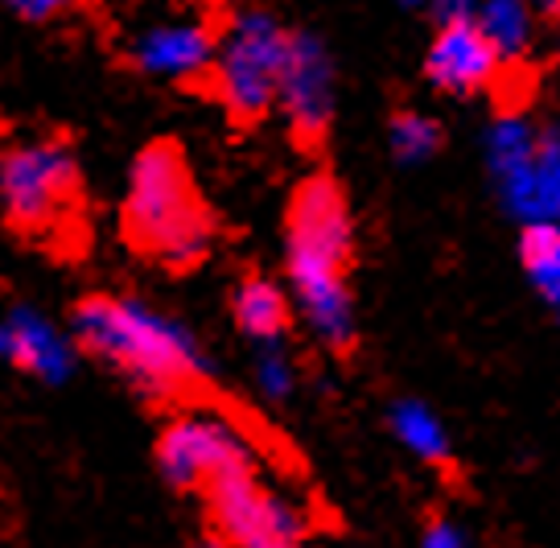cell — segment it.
<instances>
[{
    "label": "cell",
    "instance_id": "1",
    "mask_svg": "<svg viewBox=\"0 0 560 548\" xmlns=\"http://www.w3.org/2000/svg\"><path fill=\"white\" fill-rule=\"evenodd\" d=\"M83 359L124 380L149 405H177L210 384V359L186 322L144 298L88 293L70 310Z\"/></svg>",
    "mask_w": 560,
    "mask_h": 548
},
{
    "label": "cell",
    "instance_id": "2",
    "mask_svg": "<svg viewBox=\"0 0 560 548\" xmlns=\"http://www.w3.org/2000/svg\"><path fill=\"white\" fill-rule=\"evenodd\" d=\"M350 211L330 177H310L293 195L284 228L289 301H298L301 322L334 351L354 342V301L347 289Z\"/></svg>",
    "mask_w": 560,
    "mask_h": 548
},
{
    "label": "cell",
    "instance_id": "3",
    "mask_svg": "<svg viewBox=\"0 0 560 548\" xmlns=\"http://www.w3.org/2000/svg\"><path fill=\"white\" fill-rule=\"evenodd\" d=\"M120 223L128 244L165 268H194L210 252V214L177 144L140 149L124 186Z\"/></svg>",
    "mask_w": 560,
    "mask_h": 548
},
{
    "label": "cell",
    "instance_id": "4",
    "mask_svg": "<svg viewBox=\"0 0 560 548\" xmlns=\"http://www.w3.org/2000/svg\"><path fill=\"white\" fill-rule=\"evenodd\" d=\"M0 207L30 240H67L83 219V174L62 141L37 137L0 153Z\"/></svg>",
    "mask_w": 560,
    "mask_h": 548
},
{
    "label": "cell",
    "instance_id": "5",
    "mask_svg": "<svg viewBox=\"0 0 560 548\" xmlns=\"http://www.w3.org/2000/svg\"><path fill=\"white\" fill-rule=\"evenodd\" d=\"M487 170L503 211L524 223H560V128L532 125L524 112H503L487 128Z\"/></svg>",
    "mask_w": 560,
    "mask_h": 548
},
{
    "label": "cell",
    "instance_id": "6",
    "mask_svg": "<svg viewBox=\"0 0 560 548\" xmlns=\"http://www.w3.org/2000/svg\"><path fill=\"white\" fill-rule=\"evenodd\" d=\"M284 50H289V34L280 30L277 18H268L260 9H244L219 30L207 79L231 120L252 125L268 116V107H277Z\"/></svg>",
    "mask_w": 560,
    "mask_h": 548
},
{
    "label": "cell",
    "instance_id": "7",
    "mask_svg": "<svg viewBox=\"0 0 560 548\" xmlns=\"http://www.w3.org/2000/svg\"><path fill=\"white\" fill-rule=\"evenodd\" d=\"M207 499V512L214 520L219 536L235 548H280L301 545L310 532V515L301 503L268 487L256 475V462L231 466L223 475H214L198 491Z\"/></svg>",
    "mask_w": 560,
    "mask_h": 548
},
{
    "label": "cell",
    "instance_id": "8",
    "mask_svg": "<svg viewBox=\"0 0 560 548\" xmlns=\"http://www.w3.org/2000/svg\"><path fill=\"white\" fill-rule=\"evenodd\" d=\"M153 462H158V475L174 491L198 495L214 475L256 462V450L244 438V429L231 417H223V412H214V408H182L174 421L158 433Z\"/></svg>",
    "mask_w": 560,
    "mask_h": 548
},
{
    "label": "cell",
    "instance_id": "9",
    "mask_svg": "<svg viewBox=\"0 0 560 548\" xmlns=\"http://www.w3.org/2000/svg\"><path fill=\"white\" fill-rule=\"evenodd\" d=\"M0 363L37 380L42 388H67L79 375L83 351L67 326H58L46 310L18 301L0 314Z\"/></svg>",
    "mask_w": 560,
    "mask_h": 548
},
{
    "label": "cell",
    "instance_id": "10",
    "mask_svg": "<svg viewBox=\"0 0 560 548\" xmlns=\"http://www.w3.org/2000/svg\"><path fill=\"white\" fill-rule=\"evenodd\" d=\"M277 107L298 141H317L334 120V58L314 34H289Z\"/></svg>",
    "mask_w": 560,
    "mask_h": 548
},
{
    "label": "cell",
    "instance_id": "11",
    "mask_svg": "<svg viewBox=\"0 0 560 548\" xmlns=\"http://www.w3.org/2000/svg\"><path fill=\"white\" fill-rule=\"evenodd\" d=\"M214 37H219V30L207 18L170 13V18L144 21L128 42V54H132L137 71H144L149 79L194 83V79H207L210 58H214Z\"/></svg>",
    "mask_w": 560,
    "mask_h": 548
},
{
    "label": "cell",
    "instance_id": "12",
    "mask_svg": "<svg viewBox=\"0 0 560 548\" xmlns=\"http://www.w3.org/2000/svg\"><path fill=\"white\" fill-rule=\"evenodd\" d=\"M499 67H503V58L494 54V46L482 37L474 21L441 25L433 46H429V58H424L429 83L450 91V95H474V91L490 88L499 79Z\"/></svg>",
    "mask_w": 560,
    "mask_h": 548
},
{
    "label": "cell",
    "instance_id": "13",
    "mask_svg": "<svg viewBox=\"0 0 560 548\" xmlns=\"http://www.w3.org/2000/svg\"><path fill=\"white\" fill-rule=\"evenodd\" d=\"M231 318L240 326L247 342H268V338H284L289 318H293V301L268 277H244L231 293Z\"/></svg>",
    "mask_w": 560,
    "mask_h": 548
},
{
    "label": "cell",
    "instance_id": "14",
    "mask_svg": "<svg viewBox=\"0 0 560 548\" xmlns=\"http://www.w3.org/2000/svg\"><path fill=\"white\" fill-rule=\"evenodd\" d=\"M474 25L503 62H515L536 46V9L527 0H478Z\"/></svg>",
    "mask_w": 560,
    "mask_h": 548
},
{
    "label": "cell",
    "instance_id": "15",
    "mask_svg": "<svg viewBox=\"0 0 560 548\" xmlns=\"http://www.w3.org/2000/svg\"><path fill=\"white\" fill-rule=\"evenodd\" d=\"M392 433L412 458L429 462V466L450 462V433H445L438 412L420 405V400H396L392 405Z\"/></svg>",
    "mask_w": 560,
    "mask_h": 548
},
{
    "label": "cell",
    "instance_id": "16",
    "mask_svg": "<svg viewBox=\"0 0 560 548\" xmlns=\"http://www.w3.org/2000/svg\"><path fill=\"white\" fill-rule=\"evenodd\" d=\"M520 260H524V272H527V281H532V289L552 305V314L560 318V223L524 228Z\"/></svg>",
    "mask_w": 560,
    "mask_h": 548
},
{
    "label": "cell",
    "instance_id": "17",
    "mask_svg": "<svg viewBox=\"0 0 560 548\" xmlns=\"http://www.w3.org/2000/svg\"><path fill=\"white\" fill-rule=\"evenodd\" d=\"M252 384H256V392H260L268 405L293 400V392H298V359L284 347V338L256 342V354H252Z\"/></svg>",
    "mask_w": 560,
    "mask_h": 548
},
{
    "label": "cell",
    "instance_id": "18",
    "mask_svg": "<svg viewBox=\"0 0 560 548\" xmlns=\"http://www.w3.org/2000/svg\"><path fill=\"white\" fill-rule=\"evenodd\" d=\"M387 144H392V158L400 165H420L441 149V125L420 116V112H400L387 128Z\"/></svg>",
    "mask_w": 560,
    "mask_h": 548
},
{
    "label": "cell",
    "instance_id": "19",
    "mask_svg": "<svg viewBox=\"0 0 560 548\" xmlns=\"http://www.w3.org/2000/svg\"><path fill=\"white\" fill-rule=\"evenodd\" d=\"M420 548H474L466 528H457L454 520H433L424 536H420Z\"/></svg>",
    "mask_w": 560,
    "mask_h": 548
},
{
    "label": "cell",
    "instance_id": "20",
    "mask_svg": "<svg viewBox=\"0 0 560 548\" xmlns=\"http://www.w3.org/2000/svg\"><path fill=\"white\" fill-rule=\"evenodd\" d=\"M0 4L25 21H50V18H62L74 0H0Z\"/></svg>",
    "mask_w": 560,
    "mask_h": 548
},
{
    "label": "cell",
    "instance_id": "21",
    "mask_svg": "<svg viewBox=\"0 0 560 548\" xmlns=\"http://www.w3.org/2000/svg\"><path fill=\"white\" fill-rule=\"evenodd\" d=\"M424 4H433L441 25H450V21H474V13H478V0H424Z\"/></svg>",
    "mask_w": 560,
    "mask_h": 548
},
{
    "label": "cell",
    "instance_id": "22",
    "mask_svg": "<svg viewBox=\"0 0 560 548\" xmlns=\"http://www.w3.org/2000/svg\"><path fill=\"white\" fill-rule=\"evenodd\" d=\"M536 13H560V0H527Z\"/></svg>",
    "mask_w": 560,
    "mask_h": 548
},
{
    "label": "cell",
    "instance_id": "23",
    "mask_svg": "<svg viewBox=\"0 0 560 548\" xmlns=\"http://www.w3.org/2000/svg\"><path fill=\"white\" fill-rule=\"evenodd\" d=\"M198 548H235V545H228V540L219 536V540H202V545H198Z\"/></svg>",
    "mask_w": 560,
    "mask_h": 548
},
{
    "label": "cell",
    "instance_id": "24",
    "mask_svg": "<svg viewBox=\"0 0 560 548\" xmlns=\"http://www.w3.org/2000/svg\"><path fill=\"white\" fill-rule=\"evenodd\" d=\"M280 548H305V545H280Z\"/></svg>",
    "mask_w": 560,
    "mask_h": 548
},
{
    "label": "cell",
    "instance_id": "25",
    "mask_svg": "<svg viewBox=\"0 0 560 548\" xmlns=\"http://www.w3.org/2000/svg\"><path fill=\"white\" fill-rule=\"evenodd\" d=\"M408 4H424V0H408Z\"/></svg>",
    "mask_w": 560,
    "mask_h": 548
},
{
    "label": "cell",
    "instance_id": "26",
    "mask_svg": "<svg viewBox=\"0 0 560 548\" xmlns=\"http://www.w3.org/2000/svg\"><path fill=\"white\" fill-rule=\"evenodd\" d=\"M557 54H560V34H557Z\"/></svg>",
    "mask_w": 560,
    "mask_h": 548
}]
</instances>
